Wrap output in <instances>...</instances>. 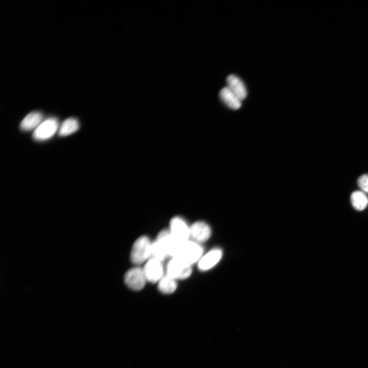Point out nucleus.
I'll use <instances>...</instances> for the list:
<instances>
[{
  "label": "nucleus",
  "instance_id": "1",
  "mask_svg": "<svg viewBox=\"0 0 368 368\" xmlns=\"http://www.w3.org/2000/svg\"><path fill=\"white\" fill-rule=\"evenodd\" d=\"M202 253L203 248L198 242L188 240L180 245L175 257L192 265L200 258Z\"/></svg>",
  "mask_w": 368,
  "mask_h": 368
},
{
  "label": "nucleus",
  "instance_id": "2",
  "mask_svg": "<svg viewBox=\"0 0 368 368\" xmlns=\"http://www.w3.org/2000/svg\"><path fill=\"white\" fill-rule=\"evenodd\" d=\"M151 243L146 236L138 238L133 244L130 258L135 264H140L149 258L150 248Z\"/></svg>",
  "mask_w": 368,
  "mask_h": 368
},
{
  "label": "nucleus",
  "instance_id": "3",
  "mask_svg": "<svg viewBox=\"0 0 368 368\" xmlns=\"http://www.w3.org/2000/svg\"><path fill=\"white\" fill-rule=\"evenodd\" d=\"M167 274L175 279L188 278L192 273L191 265L180 259L174 257L169 261L167 265Z\"/></svg>",
  "mask_w": 368,
  "mask_h": 368
},
{
  "label": "nucleus",
  "instance_id": "4",
  "mask_svg": "<svg viewBox=\"0 0 368 368\" xmlns=\"http://www.w3.org/2000/svg\"><path fill=\"white\" fill-rule=\"evenodd\" d=\"M59 128L58 120L55 118H49L42 121L35 129L33 137L37 141H45L52 137Z\"/></svg>",
  "mask_w": 368,
  "mask_h": 368
},
{
  "label": "nucleus",
  "instance_id": "5",
  "mask_svg": "<svg viewBox=\"0 0 368 368\" xmlns=\"http://www.w3.org/2000/svg\"><path fill=\"white\" fill-rule=\"evenodd\" d=\"M169 231L172 237L179 244L187 241L190 237V227L180 217L176 216L171 220Z\"/></svg>",
  "mask_w": 368,
  "mask_h": 368
},
{
  "label": "nucleus",
  "instance_id": "6",
  "mask_svg": "<svg viewBox=\"0 0 368 368\" xmlns=\"http://www.w3.org/2000/svg\"><path fill=\"white\" fill-rule=\"evenodd\" d=\"M124 282L131 289L140 290L143 288L146 282V277L143 269L134 267L128 270L124 275Z\"/></svg>",
  "mask_w": 368,
  "mask_h": 368
},
{
  "label": "nucleus",
  "instance_id": "7",
  "mask_svg": "<svg viewBox=\"0 0 368 368\" xmlns=\"http://www.w3.org/2000/svg\"><path fill=\"white\" fill-rule=\"evenodd\" d=\"M156 240L162 246L168 256L172 258L176 256L178 248L181 244L172 237L169 231L167 229L162 231L159 233Z\"/></svg>",
  "mask_w": 368,
  "mask_h": 368
},
{
  "label": "nucleus",
  "instance_id": "8",
  "mask_svg": "<svg viewBox=\"0 0 368 368\" xmlns=\"http://www.w3.org/2000/svg\"><path fill=\"white\" fill-rule=\"evenodd\" d=\"M143 269L146 280L151 283L159 281L163 276L162 262L155 259H149Z\"/></svg>",
  "mask_w": 368,
  "mask_h": 368
},
{
  "label": "nucleus",
  "instance_id": "9",
  "mask_svg": "<svg viewBox=\"0 0 368 368\" xmlns=\"http://www.w3.org/2000/svg\"><path fill=\"white\" fill-rule=\"evenodd\" d=\"M222 254V250L219 248L211 249L199 260L198 264L199 269L202 271L210 269L219 262Z\"/></svg>",
  "mask_w": 368,
  "mask_h": 368
},
{
  "label": "nucleus",
  "instance_id": "10",
  "mask_svg": "<svg viewBox=\"0 0 368 368\" xmlns=\"http://www.w3.org/2000/svg\"><path fill=\"white\" fill-rule=\"evenodd\" d=\"M190 236L197 242L206 241L211 235L209 225L203 221L194 222L190 227Z\"/></svg>",
  "mask_w": 368,
  "mask_h": 368
},
{
  "label": "nucleus",
  "instance_id": "11",
  "mask_svg": "<svg viewBox=\"0 0 368 368\" xmlns=\"http://www.w3.org/2000/svg\"><path fill=\"white\" fill-rule=\"evenodd\" d=\"M227 87L242 101L247 96L245 86L241 79L235 75H229L226 78Z\"/></svg>",
  "mask_w": 368,
  "mask_h": 368
},
{
  "label": "nucleus",
  "instance_id": "12",
  "mask_svg": "<svg viewBox=\"0 0 368 368\" xmlns=\"http://www.w3.org/2000/svg\"><path fill=\"white\" fill-rule=\"evenodd\" d=\"M43 115L38 111H34L28 114L22 120L20 128L23 131H30L36 129L42 122Z\"/></svg>",
  "mask_w": 368,
  "mask_h": 368
},
{
  "label": "nucleus",
  "instance_id": "13",
  "mask_svg": "<svg viewBox=\"0 0 368 368\" xmlns=\"http://www.w3.org/2000/svg\"><path fill=\"white\" fill-rule=\"evenodd\" d=\"M219 96L225 104L231 109L236 110L241 106V100L227 86L220 90Z\"/></svg>",
  "mask_w": 368,
  "mask_h": 368
},
{
  "label": "nucleus",
  "instance_id": "14",
  "mask_svg": "<svg viewBox=\"0 0 368 368\" xmlns=\"http://www.w3.org/2000/svg\"><path fill=\"white\" fill-rule=\"evenodd\" d=\"M79 128V123L77 119L70 118L65 120L59 128V135L61 136L71 134L77 131Z\"/></svg>",
  "mask_w": 368,
  "mask_h": 368
},
{
  "label": "nucleus",
  "instance_id": "15",
  "mask_svg": "<svg viewBox=\"0 0 368 368\" xmlns=\"http://www.w3.org/2000/svg\"><path fill=\"white\" fill-rule=\"evenodd\" d=\"M176 287L175 280L167 274L163 275L158 281V288L163 293L171 294L175 290Z\"/></svg>",
  "mask_w": 368,
  "mask_h": 368
},
{
  "label": "nucleus",
  "instance_id": "16",
  "mask_svg": "<svg viewBox=\"0 0 368 368\" xmlns=\"http://www.w3.org/2000/svg\"><path fill=\"white\" fill-rule=\"evenodd\" d=\"M351 201L353 206L358 211L363 210L368 204V198L362 192L356 191L351 196Z\"/></svg>",
  "mask_w": 368,
  "mask_h": 368
},
{
  "label": "nucleus",
  "instance_id": "17",
  "mask_svg": "<svg viewBox=\"0 0 368 368\" xmlns=\"http://www.w3.org/2000/svg\"><path fill=\"white\" fill-rule=\"evenodd\" d=\"M168 255L160 243L156 240L151 244L149 252V259H153L160 262L163 261Z\"/></svg>",
  "mask_w": 368,
  "mask_h": 368
},
{
  "label": "nucleus",
  "instance_id": "18",
  "mask_svg": "<svg viewBox=\"0 0 368 368\" xmlns=\"http://www.w3.org/2000/svg\"><path fill=\"white\" fill-rule=\"evenodd\" d=\"M358 185L362 191L368 193V174H363L359 177Z\"/></svg>",
  "mask_w": 368,
  "mask_h": 368
}]
</instances>
